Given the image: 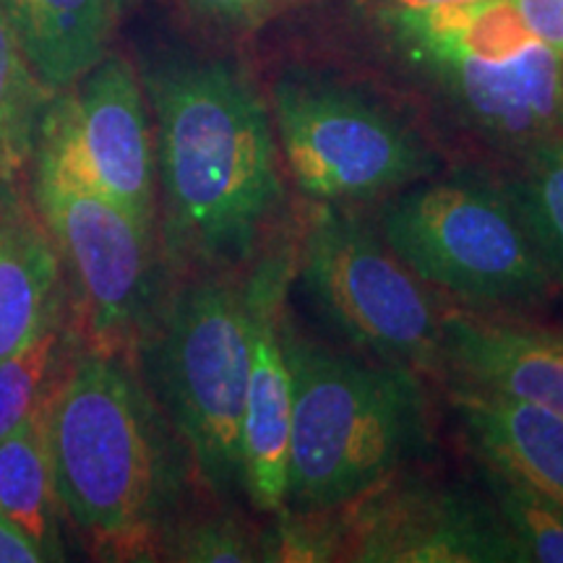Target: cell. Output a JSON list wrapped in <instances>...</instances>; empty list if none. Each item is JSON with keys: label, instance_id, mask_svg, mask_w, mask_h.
I'll list each match as a JSON object with an SVG mask.
<instances>
[{"label": "cell", "instance_id": "1", "mask_svg": "<svg viewBox=\"0 0 563 563\" xmlns=\"http://www.w3.org/2000/svg\"><path fill=\"white\" fill-rule=\"evenodd\" d=\"M139 76L165 258L196 274L251 266L287 201L269 102L230 58L167 53Z\"/></svg>", "mask_w": 563, "mask_h": 563}, {"label": "cell", "instance_id": "2", "mask_svg": "<svg viewBox=\"0 0 563 563\" xmlns=\"http://www.w3.org/2000/svg\"><path fill=\"white\" fill-rule=\"evenodd\" d=\"M55 496L104 561L157 559L183 493L178 433L121 352L91 347L45 405Z\"/></svg>", "mask_w": 563, "mask_h": 563}, {"label": "cell", "instance_id": "3", "mask_svg": "<svg viewBox=\"0 0 563 563\" xmlns=\"http://www.w3.org/2000/svg\"><path fill=\"white\" fill-rule=\"evenodd\" d=\"M292 382L285 509L342 511L433 454L420 371L336 352L282 313Z\"/></svg>", "mask_w": 563, "mask_h": 563}, {"label": "cell", "instance_id": "4", "mask_svg": "<svg viewBox=\"0 0 563 563\" xmlns=\"http://www.w3.org/2000/svg\"><path fill=\"white\" fill-rule=\"evenodd\" d=\"M397 51L467 131L506 157L563 133V58L538 42L509 0L382 11Z\"/></svg>", "mask_w": 563, "mask_h": 563}, {"label": "cell", "instance_id": "5", "mask_svg": "<svg viewBox=\"0 0 563 563\" xmlns=\"http://www.w3.org/2000/svg\"><path fill=\"white\" fill-rule=\"evenodd\" d=\"M144 382L217 498L243 490L241 433L251 371L243 285L228 274L186 282L141 334Z\"/></svg>", "mask_w": 563, "mask_h": 563}, {"label": "cell", "instance_id": "6", "mask_svg": "<svg viewBox=\"0 0 563 563\" xmlns=\"http://www.w3.org/2000/svg\"><path fill=\"white\" fill-rule=\"evenodd\" d=\"M376 230L422 285L473 306H540L555 287L504 180L481 173H439L386 196Z\"/></svg>", "mask_w": 563, "mask_h": 563}, {"label": "cell", "instance_id": "7", "mask_svg": "<svg viewBox=\"0 0 563 563\" xmlns=\"http://www.w3.org/2000/svg\"><path fill=\"white\" fill-rule=\"evenodd\" d=\"M269 110L290 178L316 203L384 201L443 170L441 154L407 118L329 76H279Z\"/></svg>", "mask_w": 563, "mask_h": 563}, {"label": "cell", "instance_id": "8", "mask_svg": "<svg viewBox=\"0 0 563 563\" xmlns=\"http://www.w3.org/2000/svg\"><path fill=\"white\" fill-rule=\"evenodd\" d=\"M295 282L363 357L441 371V319L422 282L378 230L340 203H316L295 245Z\"/></svg>", "mask_w": 563, "mask_h": 563}, {"label": "cell", "instance_id": "9", "mask_svg": "<svg viewBox=\"0 0 563 563\" xmlns=\"http://www.w3.org/2000/svg\"><path fill=\"white\" fill-rule=\"evenodd\" d=\"M30 178L32 207L79 292L91 342L123 352L159 308L157 232L45 154H32Z\"/></svg>", "mask_w": 563, "mask_h": 563}, {"label": "cell", "instance_id": "10", "mask_svg": "<svg viewBox=\"0 0 563 563\" xmlns=\"http://www.w3.org/2000/svg\"><path fill=\"white\" fill-rule=\"evenodd\" d=\"M157 232V167L150 104L139 70L108 53L74 87L55 91L42 112L37 146Z\"/></svg>", "mask_w": 563, "mask_h": 563}, {"label": "cell", "instance_id": "11", "mask_svg": "<svg viewBox=\"0 0 563 563\" xmlns=\"http://www.w3.org/2000/svg\"><path fill=\"white\" fill-rule=\"evenodd\" d=\"M347 509L342 561L525 563L490 498L410 467Z\"/></svg>", "mask_w": 563, "mask_h": 563}, {"label": "cell", "instance_id": "12", "mask_svg": "<svg viewBox=\"0 0 563 563\" xmlns=\"http://www.w3.org/2000/svg\"><path fill=\"white\" fill-rule=\"evenodd\" d=\"M295 279V245L279 243L253 258L243 282L251 329V371L245 389L241 464L243 493L253 509H285L290 467L292 382L282 347V313Z\"/></svg>", "mask_w": 563, "mask_h": 563}, {"label": "cell", "instance_id": "13", "mask_svg": "<svg viewBox=\"0 0 563 563\" xmlns=\"http://www.w3.org/2000/svg\"><path fill=\"white\" fill-rule=\"evenodd\" d=\"M441 361L460 384L511 394L563 415V334L475 313H446Z\"/></svg>", "mask_w": 563, "mask_h": 563}, {"label": "cell", "instance_id": "14", "mask_svg": "<svg viewBox=\"0 0 563 563\" xmlns=\"http://www.w3.org/2000/svg\"><path fill=\"white\" fill-rule=\"evenodd\" d=\"M452 407L477 462L563 498L561 412L460 382Z\"/></svg>", "mask_w": 563, "mask_h": 563}, {"label": "cell", "instance_id": "15", "mask_svg": "<svg viewBox=\"0 0 563 563\" xmlns=\"http://www.w3.org/2000/svg\"><path fill=\"white\" fill-rule=\"evenodd\" d=\"M63 319V264L51 232L0 180V361Z\"/></svg>", "mask_w": 563, "mask_h": 563}, {"label": "cell", "instance_id": "16", "mask_svg": "<svg viewBox=\"0 0 563 563\" xmlns=\"http://www.w3.org/2000/svg\"><path fill=\"white\" fill-rule=\"evenodd\" d=\"M26 60L51 95L74 87L110 53L112 0H0Z\"/></svg>", "mask_w": 563, "mask_h": 563}, {"label": "cell", "instance_id": "17", "mask_svg": "<svg viewBox=\"0 0 563 563\" xmlns=\"http://www.w3.org/2000/svg\"><path fill=\"white\" fill-rule=\"evenodd\" d=\"M0 511L37 540L47 561H60L58 496L45 439V407L0 439Z\"/></svg>", "mask_w": 563, "mask_h": 563}, {"label": "cell", "instance_id": "18", "mask_svg": "<svg viewBox=\"0 0 563 563\" xmlns=\"http://www.w3.org/2000/svg\"><path fill=\"white\" fill-rule=\"evenodd\" d=\"M504 186L553 285L563 287V133L514 157V170Z\"/></svg>", "mask_w": 563, "mask_h": 563}, {"label": "cell", "instance_id": "19", "mask_svg": "<svg viewBox=\"0 0 563 563\" xmlns=\"http://www.w3.org/2000/svg\"><path fill=\"white\" fill-rule=\"evenodd\" d=\"M51 97L0 3V180L19 183L30 170L42 112Z\"/></svg>", "mask_w": 563, "mask_h": 563}, {"label": "cell", "instance_id": "20", "mask_svg": "<svg viewBox=\"0 0 563 563\" xmlns=\"http://www.w3.org/2000/svg\"><path fill=\"white\" fill-rule=\"evenodd\" d=\"M488 498L525 563H563V498L477 462Z\"/></svg>", "mask_w": 563, "mask_h": 563}, {"label": "cell", "instance_id": "21", "mask_svg": "<svg viewBox=\"0 0 563 563\" xmlns=\"http://www.w3.org/2000/svg\"><path fill=\"white\" fill-rule=\"evenodd\" d=\"M68 347L66 319L51 327L0 361V439L16 431L47 405L60 382V361Z\"/></svg>", "mask_w": 563, "mask_h": 563}, {"label": "cell", "instance_id": "22", "mask_svg": "<svg viewBox=\"0 0 563 563\" xmlns=\"http://www.w3.org/2000/svg\"><path fill=\"white\" fill-rule=\"evenodd\" d=\"M159 553L180 563H253L258 561V538L232 514L175 519L162 534Z\"/></svg>", "mask_w": 563, "mask_h": 563}, {"label": "cell", "instance_id": "23", "mask_svg": "<svg viewBox=\"0 0 563 563\" xmlns=\"http://www.w3.org/2000/svg\"><path fill=\"white\" fill-rule=\"evenodd\" d=\"M258 538V561L316 563L344 555V514L279 509Z\"/></svg>", "mask_w": 563, "mask_h": 563}, {"label": "cell", "instance_id": "24", "mask_svg": "<svg viewBox=\"0 0 563 563\" xmlns=\"http://www.w3.org/2000/svg\"><path fill=\"white\" fill-rule=\"evenodd\" d=\"M287 3L290 0H183L186 11L196 21L224 34L258 30Z\"/></svg>", "mask_w": 563, "mask_h": 563}, {"label": "cell", "instance_id": "25", "mask_svg": "<svg viewBox=\"0 0 563 563\" xmlns=\"http://www.w3.org/2000/svg\"><path fill=\"white\" fill-rule=\"evenodd\" d=\"M527 32L563 58V0H509Z\"/></svg>", "mask_w": 563, "mask_h": 563}, {"label": "cell", "instance_id": "26", "mask_svg": "<svg viewBox=\"0 0 563 563\" xmlns=\"http://www.w3.org/2000/svg\"><path fill=\"white\" fill-rule=\"evenodd\" d=\"M47 555L24 527L0 511V563H42Z\"/></svg>", "mask_w": 563, "mask_h": 563}, {"label": "cell", "instance_id": "27", "mask_svg": "<svg viewBox=\"0 0 563 563\" xmlns=\"http://www.w3.org/2000/svg\"><path fill=\"white\" fill-rule=\"evenodd\" d=\"M382 11H431L443 9V5H460L470 0H376Z\"/></svg>", "mask_w": 563, "mask_h": 563}, {"label": "cell", "instance_id": "28", "mask_svg": "<svg viewBox=\"0 0 563 563\" xmlns=\"http://www.w3.org/2000/svg\"><path fill=\"white\" fill-rule=\"evenodd\" d=\"M112 3H115V9H118V11H121V9H125V5H129V3H131V0H112Z\"/></svg>", "mask_w": 563, "mask_h": 563}]
</instances>
